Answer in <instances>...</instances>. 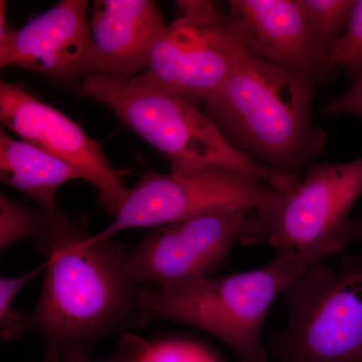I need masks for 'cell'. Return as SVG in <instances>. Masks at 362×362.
<instances>
[{
  "mask_svg": "<svg viewBox=\"0 0 362 362\" xmlns=\"http://www.w3.org/2000/svg\"><path fill=\"white\" fill-rule=\"evenodd\" d=\"M47 213L40 240L45 276L30 329L45 338V361H86L95 343L134 320L141 289L128 273L122 245L95 240L64 214Z\"/></svg>",
  "mask_w": 362,
  "mask_h": 362,
  "instance_id": "6da1fadb",
  "label": "cell"
},
{
  "mask_svg": "<svg viewBox=\"0 0 362 362\" xmlns=\"http://www.w3.org/2000/svg\"><path fill=\"white\" fill-rule=\"evenodd\" d=\"M313 85L246 52L225 84L202 103L247 156L272 170L300 175L327 138L312 124Z\"/></svg>",
  "mask_w": 362,
  "mask_h": 362,
  "instance_id": "7a4b0ae2",
  "label": "cell"
},
{
  "mask_svg": "<svg viewBox=\"0 0 362 362\" xmlns=\"http://www.w3.org/2000/svg\"><path fill=\"white\" fill-rule=\"evenodd\" d=\"M308 264L294 252H278L267 265L189 284L141 289L138 326L171 321L204 331L226 345L239 362H266L262 333L272 305Z\"/></svg>",
  "mask_w": 362,
  "mask_h": 362,
  "instance_id": "3957f363",
  "label": "cell"
},
{
  "mask_svg": "<svg viewBox=\"0 0 362 362\" xmlns=\"http://www.w3.org/2000/svg\"><path fill=\"white\" fill-rule=\"evenodd\" d=\"M80 93L108 107L160 152L170 173L226 169L258 178L280 194L292 192L301 180L300 175L272 170L247 156L211 117L185 98L103 75L86 77Z\"/></svg>",
  "mask_w": 362,
  "mask_h": 362,
  "instance_id": "277c9868",
  "label": "cell"
},
{
  "mask_svg": "<svg viewBox=\"0 0 362 362\" xmlns=\"http://www.w3.org/2000/svg\"><path fill=\"white\" fill-rule=\"evenodd\" d=\"M283 295L289 320L276 341L280 362H362V252L337 270L307 267Z\"/></svg>",
  "mask_w": 362,
  "mask_h": 362,
  "instance_id": "5b68a950",
  "label": "cell"
},
{
  "mask_svg": "<svg viewBox=\"0 0 362 362\" xmlns=\"http://www.w3.org/2000/svg\"><path fill=\"white\" fill-rule=\"evenodd\" d=\"M362 194V157L340 163L310 164L288 194L276 192L255 211L251 245L294 252L308 264L339 252L338 239Z\"/></svg>",
  "mask_w": 362,
  "mask_h": 362,
  "instance_id": "8992f818",
  "label": "cell"
},
{
  "mask_svg": "<svg viewBox=\"0 0 362 362\" xmlns=\"http://www.w3.org/2000/svg\"><path fill=\"white\" fill-rule=\"evenodd\" d=\"M175 6V20L157 37L146 69L131 81L197 104L221 89L246 49L226 4L180 0Z\"/></svg>",
  "mask_w": 362,
  "mask_h": 362,
  "instance_id": "52a82bcc",
  "label": "cell"
},
{
  "mask_svg": "<svg viewBox=\"0 0 362 362\" xmlns=\"http://www.w3.org/2000/svg\"><path fill=\"white\" fill-rule=\"evenodd\" d=\"M275 192L258 178L226 169L168 175L147 170L110 225L93 238L110 240L121 230L168 226L218 209L255 213Z\"/></svg>",
  "mask_w": 362,
  "mask_h": 362,
  "instance_id": "ba28073f",
  "label": "cell"
},
{
  "mask_svg": "<svg viewBox=\"0 0 362 362\" xmlns=\"http://www.w3.org/2000/svg\"><path fill=\"white\" fill-rule=\"evenodd\" d=\"M255 213L207 211L163 226L129 252L127 270L135 284L169 288L213 277L237 243L251 245Z\"/></svg>",
  "mask_w": 362,
  "mask_h": 362,
  "instance_id": "9c48e42d",
  "label": "cell"
},
{
  "mask_svg": "<svg viewBox=\"0 0 362 362\" xmlns=\"http://www.w3.org/2000/svg\"><path fill=\"white\" fill-rule=\"evenodd\" d=\"M0 120L21 139L68 162L98 192L107 214L115 216L130 194L123 170L112 168L99 143L58 109L20 85L0 82Z\"/></svg>",
  "mask_w": 362,
  "mask_h": 362,
  "instance_id": "30bf717a",
  "label": "cell"
},
{
  "mask_svg": "<svg viewBox=\"0 0 362 362\" xmlns=\"http://www.w3.org/2000/svg\"><path fill=\"white\" fill-rule=\"evenodd\" d=\"M85 0H62L0 44V66H20L59 84L93 75L94 49Z\"/></svg>",
  "mask_w": 362,
  "mask_h": 362,
  "instance_id": "8fae6325",
  "label": "cell"
},
{
  "mask_svg": "<svg viewBox=\"0 0 362 362\" xmlns=\"http://www.w3.org/2000/svg\"><path fill=\"white\" fill-rule=\"evenodd\" d=\"M226 8L246 52L315 84L299 0H230Z\"/></svg>",
  "mask_w": 362,
  "mask_h": 362,
  "instance_id": "7c38bea8",
  "label": "cell"
},
{
  "mask_svg": "<svg viewBox=\"0 0 362 362\" xmlns=\"http://www.w3.org/2000/svg\"><path fill=\"white\" fill-rule=\"evenodd\" d=\"M93 75L131 80L146 69L166 25L152 0H97L89 21Z\"/></svg>",
  "mask_w": 362,
  "mask_h": 362,
  "instance_id": "4fadbf2b",
  "label": "cell"
},
{
  "mask_svg": "<svg viewBox=\"0 0 362 362\" xmlns=\"http://www.w3.org/2000/svg\"><path fill=\"white\" fill-rule=\"evenodd\" d=\"M1 180L37 202L45 211H56V195L62 185L82 175L59 157L32 143L0 131Z\"/></svg>",
  "mask_w": 362,
  "mask_h": 362,
  "instance_id": "5bb4252c",
  "label": "cell"
},
{
  "mask_svg": "<svg viewBox=\"0 0 362 362\" xmlns=\"http://www.w3.org/2000/svg\"><path fill=\"white\" fill-rule=\"evenodd\" d=\"M306 23L315 81L328 52L341 35L351 13L352 0H299Z\"/></svg>",
  "mask_w": 362,
  "mask_h": 362,
  "instance_id": "9a60e30c",
  "label": "cell"
},
{
  "mask_svg": "<svg viewBox=\"0 0 362 362\" xmlns=\"http://www.w3.org/2000/svg\"><path fill=\"white\" fill-rule=\"evenodd\" d=\"M341 69L354 80L362 75V0L354 1L344 30L326 56L318 82Z\"/></svg>",
  "mask_w": 362,
  "mask_h": 362,
  "instance_id": "2e32d148",
  "label": "cell"
},
{
  "mask_svg": "<svg viewBox=\"0 0 362 362\" xmlns=\"http://www.w3.org/2000/svg\"><path fill=\"white\" fill-rule=\"evenodd\" d=\"M47 211H33L13 201L6 195L0 197V251L4 252L20 240L37 238L47 230Z\"/></svg>",
  "mask_w": 362,
  "mask_h": 362,
  "instance_id": "e0dca14e",
  "label": "cell"
},
{
  "mask_svg": "<svg viewBox=\"0 0 362 362\" xmlns=\"http://www.w3.org/2000/svg\"><path fill=\"white\" fill-rule=\"evenodd\" d=\"M45 265L16 277L0 278V335L2 339L13 340L30 329L28 317L14 310L13 304L23 286L44 270Z\"/></svg>",
  "mask_w": 362,
  "mask_h": 362,
  "instance_id": "ac0fdd59",
  "label": "cell"
},
{
  "mask_svg": "<svg viewBox=\"0 0 362 362\" xmlns=\"http://www.w3.org/2000/svg\"><path fill=\"white\" fill-rule=\"evenodd\" d=\"M143 362H218L211 352L194 342L166 339L150 343Z\"/></svg>",
  "mask_w": 362,
  "mask_h": 362,
  "instance_id": "d6986e66",
  "label": "cell"
},
{
  "mask_svg": "<svg viewBox=\"0 0 362 362\" xmlns=\"http://www.w3.org/2000/svg\"><path fill=\"white\" fill-rule=\"evenodd\" d=\"M329 115H352L362 119V75L354 80L349 90L323 107Z\"/></svg>",
  "mask_w": 362,
  "mask_h": 362,
  "instance_id": "ffe728a7",
  "label": "cell"
},
{
  "mask_svg": "<svg viewBox=\"0 0 362 362\" xmlns=\"http://www.w3.org/2000/svg\"><path fill=\"white\" fill-rule=\"evenodd\" d=\"M150 342L137 335L126 334L119 341L114 356L101 362H143L148 354ZM69 362V361H64ZM77 362H90L89 359Z\"/></svg>",
  "mask_w": 362,
  "mask_h": 362,
  "instance_id": "44dd1931",
  "label": "cell"
},
{
  "mask_svg": "<svg viewBox=\"0 0 362 362\" xmlns=\"http://www.w3.org/2000/svg\"><path fill=\"white\" fill-rule=\"evenodd\" d=\"M352 242L362 243V218L349 220L343 226L338 239L340 251Z\"/></svg>",
  "mask_w": 362,
  "mask_h": 362,
  "instance_id": "7402d4cb",
  "label": "cell"
},
{
  "mask_svg": "<svg viewBox=\"0 0 362 362\" xmlns=\"http://www.w3.org/2000/svg\"><path fill=\"white\" fill-rule=\"evenodd\" d=\"M44 362H64V361H45Z\"/></svg>",
  "mask_w": 362,
  "mask_h": 362,
  "instance_id": "603a6c76",
  "label": "cell"
}]
</instances>
